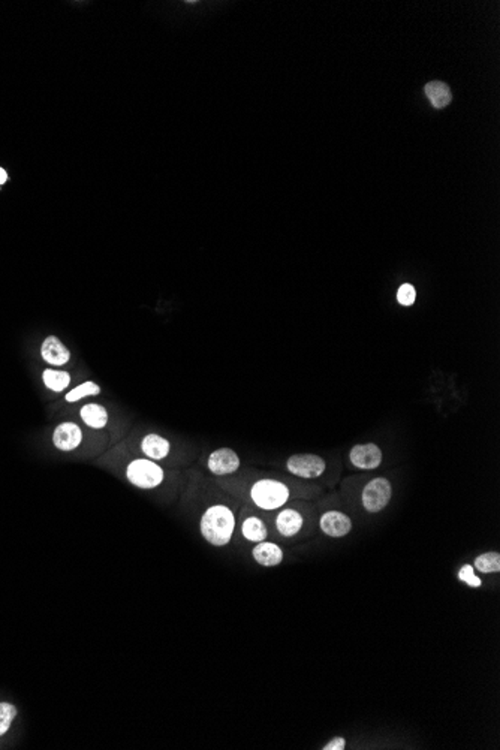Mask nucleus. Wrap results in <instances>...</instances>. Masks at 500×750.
<instances>
[{"label": "nucleus", "instance_id": "b1692460", "mask_svg": "<svg viewBox=\"0 0 500 750\" xmlns=\"http://www.w3.org/2000/svg\"><path fill=\"white\" fill-rule=\"evenodd\" d=\"M6 180H8V175L5 173V169L0 168V184H3Z\"/></svg>", "mask_w": 500, "mask_h": 750}, {"label": "nucleus", "instance_id": "5701e85b", "mask_svg": "<svg viewBox=\"0 0 500 750\" xmlns=\"http://www.w3.org/2000/svg\"><path fill=\"white\" fill-rule=\"evenodd\" d=\"M345 747H346V741H345V738H342V737H336V738H333L331 741H329V743H327L323 749H324V750H343Z\"/></svg>", "mask_w": 500, "mask_h": 750}, {"label": "nucleus", "instance_id": "f3484780", "mask_svg": "<svg viewBox=\"0 0 500 750\" xmlns=\"http://www.w3.org/2000/svg\"><path fill=\"white\" fill-rule=\"evenodd\" d=\"M241 533L243 537L250 542H262L265 541L267 535V526L262 523V520L256 519V517H249L244 520L243 526H241Z\"/></svg>", "mask_w": 500, "mask_h": 750}, {"label": "nucleus", "instance_id": "1a4fd4ad", "mask_svg": "<svg viewBox=\"0 0 500 750\" xmlns=\"http://www.w3.org/2000/svg\"><path fill=\"white\" fill-rule=\"evenodd\" d=\"M320 529L328 537L342 538L352 529V521L347 515L338 511H328L320 517Z\"/></svg>", "mask_w": 500, "mask_h": 750}, {"label": "nucleus", "instance_id": "dca6fc26", "mask_svg": "<svg viewBox=\"0 0 500 750\" xmlns=\"http://www.w3.org/2000/svg\"><path fill=\"white\" fill-rule=\"evenodd\" d=\"M42 381L44 383H46V387L51 390L52 392H61L65 388L69 387L70 374L65 370L47 369L42 373Z\"/></svg>", "mask_w": 500, "mask_h": 750}, {"label": "nucleus", "instance_id": "423d86ee", "mask_svg": "<svg viewBox=\"0 0 500 750\" xmlns=\"http://www.w3.org/2000/svg\"><path fill=\"white\" fill-rule=\"evenodd\" d=\"M83 442V430L75 423H61L52 433V443L59 451L70 452Z\"/></svg>", "mask_w": 500, "mask_h": 750}, {"label": "nucleus", "instance_id": "6e6552de", "mask_svg": "<svg viewBox=\"0 0 500 750\" xmlns=\"http://www.w3.org/2000/svg\"><path fill=\"white\" fill-rule=\"evenodd\" d=\"M351 463L358 469H376L382 463V451L378 445H355L351 450Z\"/></svg>", "mask_w": 500, "mask_h": 750}, {"label": "nucleus", "instance_id": "9b49d317", "mask_svg": "<svg viewBox=\"0 0 500 750\" xmlns=\"http://www.w3.org/2000/svg\"><path fill=\"white\" fill-rule=\"evenodd\" d=\"M141 451H142V454L146 455L147 459L153 460V461H159V460H164V459L168 457L169 451H171V445H169L168 439H165V437L155 434V433H150V434L142 437Z\"/></svg>", "mask_w": 500, "mask_h": 750}, {"label": "nucleus", "instance_id": "39448f33", "mask_svg": "<svg viewBox=\"0 0 500 750\" xmlns=\"http://www.w3.org/2000/svg\"><path fill=\"white\" fill-rule=\"evenodd\" d=\"M287 468L292 475L300 478H318L325 470V461L314 454H297L289 457L287 461Z\"/></svg>", "mask_w": 500, "mask_h": 750}, {"label": "nucleus", "instance_id": "a211bd4d", "mask_svg": "<svg viewBox=\"0 0 500 750\" xmlns=\"http://www.w3.org/2000/svg\"><path fill=\"white\" fill-rule=\"evenodd\" d=\"M99 394H101V387L93 381H86L83 383H79V385H77L74 390H70L65 396V400L68 401V403H75V401H79L86 397H93Z\"/></svg>", "mask_w": 500, "mask_h": 750}, {"label": "nucleus", "instance_id": "6ab92c4d", "mask_svg": "<svg viewBox=\"0 0 500 750\" xmlns=\"http://www.w3.org/2000/svg\"><path fill=\"white\" fill-rule=\"evenodd\" d=\"M475 568L484 574L499 573L500 570V555L496 551L485 552L475 559Z\"/></svg>", "mask_w": 500, "mask_h": 750}, {"label": "nucleus", "instance_id": "ddd939ff", "mask_svg": "<svg viewBox=\"0 0 500 750\" xmlns=\"http://www.w3.org/2000/svg\"><path fill=\"white\" fill-rule=\"evenodd\" d=\"M252 555L258 564L265 568L278 566L283 560V551L280 550V547L276 546V544L273 542H265V541L258 544V546L253 548Z\"/></svg>", "mask_w": 500, "mask_h": 750}, {"label": "nucleus", "instance_id": "0eeeda50", "mask_svg": "<svg viewBox=\"0 0 500 750\" xmlns=\"http://www.w3.org/2000/svg\"><path fill=\"white\" fill-rule=\"evenodd\" d=\"M240 468V457L231 448H220L209 457V469L214 475H231Z\"/></svg>", "mask_w": 500, "mask_h": 750}, {"label": "nucleus", "instance_id": "f257e3e1", "mask_svg": "<svg viewBox=\"0 0 500 750\" xmlns=\"http://www.w3.org/2000/svg\"><path fill=\"white\" fill-rule=\"evenodd\" d=\"M201 533L214 547L228 546L235 530V517L227 505H213L201 517Z\"/></svg>", "mask_w": 500, "mask_h": 750}, {"label": "nucleus", "instance_id": "2eb2a0df", "mask_svg": "<svg viewBox=\"0 0 500 750\" xmlns=\"http://www.w3.org/2000/svg\"><path fill=\"white\" fill-rule=\"evenodd\" d=\"M425 95L434 108H445L452 101V93L448 84L442 81H430L425 86Z\"/></svg>", "mask_w": 500, "mask_h": 750}, {"label": "nucleus", "instance_id": "7ed1b4c3", "mask_svg": "<svg viewBox=\"0 0 500 750\" xmlns=\"http://www.w3.org/2000/svg\"><path fill=\"white\" fill-rule=\"evenodd\" d=\"M126 478L132 485L141 490H153L164 482L165 473L159 464L150 459H135L126 468Z\"/></svg>", "mask_w": 500, "mask_h": 750}, {"label": "nucleus", "instance_id": "f03ea898", "mask_svg": "<svg viewBox=\"0 0 500 750\" xmlns=\"http://www.w3.org/2000/svg\"><path fill=\"white\" fill-rule=\"evenodd\" d=\"M250 497L253 503L265 511L276 510L288 502L289 490L276 479H261L256 481L250 488Z\"/></svg>", "mask_w": 500, "mask_h": 750}, {"label": "nucleus", "instance_id": "f8f14e48", "mask_svg": "<svg viewBox=\"0 0 500 750\" xmlns=\"http://www.w3.org/2000/svg\"><path fill=\"white\" fill-rule=\"evenodd\" d=\"M79 416H81L83 423L93 428V430H102L108 424V410H106L99 403H87L79 410Z\"/></svg>", "mask_w": 500, "mask_h": 750}, {"label": "nucleus", "instance_id": "412c9836", "mask_svg": "<svg viewBox=\"0 0 500 750\" xmlns=\"http://www.w3.org/2000/svg\"><path fill=\"white\" fill-rule=\"evenodd\" d=\"M397 300L401 306H412L416 300V291L410 283L401 285L397 292Z\"/></svg>", "mask_w": 500, "mask_h": 750}, {"label": "nucleus", "instance_id": "aec40b11", "mask_svg": "<svg viewBox=\"0 0 500 750\" xmlns=\"http://www.w3.org/2000/svg\"><path fill=\"white\" fill-rule=\"evenodd\" d=\"M17 716L15 705L10 702H0V735H3L11 728V723Z\"/></svg>", "mask_w": 500, "mask_h": 750}, {"label": "nucleus", "instance_id": "4be33fe9", "mask_svg": "<svg viewBox=\"0 0 500 750\" xmlns=\"http://www.w3.org/2000/svg\"><path fill=\"white\" fill-rule=\"evenodd\" d=\"M459 578L461 579L463 583H466L470 587H481V584H482L481 579L475 574H473V568L470 565H464L460 569Z\"/></svg>", "mask_w": 500, "mask_h": 750}, {"label": "nucleus", "instance_id": "9d476101", "mask_svg": "<svg viewBox=\"0 0 500 750\" xmlns=\"http://www.w3.org/2000/svg\"><path fill=\"white\" fill-rule=\"evenodd\" d=\"M41 355L44 361L50 365H55V367H61L70 360L69 349L55 336H50L44 340L41 346Z\"/></svg>", "mask_w": 500, "mask_h": 750}, {"label": "nucleus", "instance_id": "20e7f679", "mask_svg": "<svg viewBox=\"0 0 500 750\" xmlns=\"http://www.w3.org/2000/svg\"><path fill=\"white\" fill-rule=\"evenodd\" d=\"M391 484L385 478L370 481L363 490V505L369 512H379L391 500Z\"/></svg>", "mask_w": 500, "mask_h": 750}, {"label": "nucleus", "instance_id": "4468645a", "mask_svg": "<svg viewBox=\"0 0 500 750\" xmlns=\"http://www.w3.org/2000/svg\"><path fill=\"white\" fill-rule=\"evenodd\" d=\"M276 528L283 537H294L302 528V517L294 510H283L276 519Z\"/></svg>", "mask_w": 500, "mask_h": 750}]
</instances>
